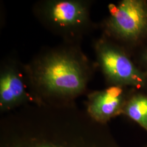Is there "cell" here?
I'll list each match as a JSON object with an SVG mask.
<instances>
[{"mask_svg": "<svg viewBox=\"0 0 147 147\" xmlns=\"http://www.w3.org/2000/svg\"><path fill=\"white\" fill-rule=\"evenodd\" d=\"M0 124V147H121L107 125L75 106L30 103Z\"/></svg>", "mask_w": 147, "mask_h": 147, "instance_id": "1", "label": "cell"}, {"mask_svg": "<svg viewBox=\"0 0 147 147\" xmlns=\"http://www.w3.org/2000/svg\"><path fill=\"white\" fill-rule=\"evenodd\" d=\"M93 68L76 46L57 48L39 55L24 67L34 103L73 105L87 89Z\"/></svg>", "mask_w": 147, "mask_h": 147, "instance_id": "2", "label": "cell"}, {"mask_svg": "<svg viewBox=\"0 0 147 147\" xmlns=\"http://www.w3.org/2000/svg\"><path fill=\"white\" fill-rule=\"evenodd\" d=\"M89 2L81 0H49L39 3L35 11L45 26L73 42L92 25Z\"/></svg>", "mask_w": 147, "mask_h": 147, "instance_id": "3", "label": "cell"}, {"mask_svg": "<svg viewBox=\"0 0 147 147\" xmlns=\"http://www.w3.org/2000/svg\"><path fill=\"white\" fill-rule=\"evenodd\" d=\"M109 8L110 16L103 23L105 36L120 45L147 44V1L123 0Z\"/></svg>", "mask_w": 147, "mask_h": 147, "instance_id": "4", "label": "cell"}, {"mask_svg": "<svg viewBox=\"0 0 147 147\" xmlns=\"http://www.w3.org/2000/svg\"><path fill=\"white\" fill-rule=\"evenodd\" d=\"M97 63L110 86L147 90V73L138 68L125 48L104 36L94 44Z\"/></svg>", "mask_w": 147, "mask_h": 147, "instance_id": "5", "label": "cell"}, {"mask_svg": "<svg viewBox=\"0 0 147 147\" xmlns=\"http://www.w3.org/2000/svg\"><path fill=\"white\" fill-rule=\"evenodd\" d=\"M33 102L25 69L8 61L3 64L0 71V111L5 113Z\"/></svg>", "mask_w": 147, "mask_h": 147, "instance_id": "6", "label": "cell"}, {"mask_svg": "<svg viewBox=\"0 0 147 147\" xmlns=\"http://www.w3.org/2000/svg\"><path fill=\"white\" fill-rule=\"evenodd\" d=\"M135 89L110 86L101 90L89 93L86 112L93 121L104 125L117 116L123 115L126 101Z\"/></svg>", "mask_w": 147, "mask_h": 147, "instance_id": "7", "label": "cell"}, {"mask_svg": "<svg viewBox=\"0 0 147 147\" xmlns=\"http://www.w3.org/2000/svg\"><path fill=\"white\" fill-rule=\"evenodd\" d=\"M147 132V94L134 90L126 101L123 115Z\"/></svg>", "mask_w": 147, "mask_h": 147, "instance_id": "8", "label": "cell"}, {"mask_svg": "<svg viewBox=\"0 0 147 147\" xmlns=\"http://www.w3.org/2000/svg\"><path fill=\"white\" fill-rule=\"evenodd\" d=\"M140 61L143 68V70L147 73V45L141 53Z\"/></svg>", "mask_w": 147, "mask_h": 147, "instance_id": "9", "label": "cell"}, {"mask_svg": "<svg viewBox=\"0 0 147 147\" xmlns=\"http://www.w3.org/2000/svg\"><path fill=\"white\" fill-rule=\"evenodd\" d=\"M142 147H147V144H146V145H144V146H143Z\"/></svg>", "mask_w": 147, "mask_h": 147, "instance_id": "10", "label": "cell"}]
</instances>
